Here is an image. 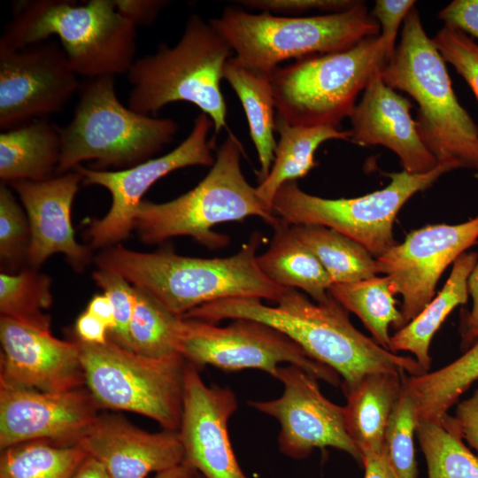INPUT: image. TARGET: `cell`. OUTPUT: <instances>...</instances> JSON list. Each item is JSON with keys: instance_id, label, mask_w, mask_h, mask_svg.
<instances>
[{"instance_id": "obj_1", "label": "cell", "mask_w": 478, "mask_h": 478, "mask_svg": "<svg viewBox=\"0 0 478 478\" xmlns=\"http://www.w3.org/2000/svg\"><path fill=\"white\" fill-rule=\"evenodd\" d=\"M182 317L211 323L249 319L267 324L289 336L308 356L335 371L342 378L343 390L369 373L425 374L414 358L386 350L358 330L348 311L331 296L320 304L312 302L298 289L287 288L274 306L258 298H227L198 306Z\"/></svg>"}, {"instance_id": "obj_2", "label": "cell", "mask_w": 478, "mask_h": 478, "mask_svg": "<svg viewBox=\"0 0 478 478\" xmlns=\"http://www.w3.org/2000/svg\"><path fill=\"white\" fill-rule=\"evenodd\" d=\"M260 243L261 235L255 233L235 254L213 258L181 256L169 249L142 252L118 244L98 254L95 263L182 317L198 306L227 298L277 303L287 288L272 281L258 267Z\"/></svg>"}, {"instance_id": "obj_3", "label": "cell", "mask_w": 478, "mask_h": 478, "mask_svg": "<svg viewBox=\"0 0 478 478\" xmlns=\"http://www.w3.org/2000/svg\"><path fill=\"white\" fill-rule=\"evenodd\" d=\"M382 81L417 103L419 135L438 165L478 171V126L459 102L445 61L414 6L381 73Z\"/></svg>"}, {"instance_id": "obj_4", "label": "cell", "mask_w": 478, "mask_h": 478, "mask_svg": "<svg viewBox=\"0 0 478 478\" xmlns=\"http://www.w3.org/2000/svg\"><path fill=\"white\" fill-rule=\"evenodd\" d=\"M52 35L60 40L73 72L87 79L127 74L135 61L136 27L114 0L18 2L0 48L19 49Z\"/></svg>"}, {"instance_id": "obj_5", "label": "cell", "mask_w": 478, "mask_h": 478, "mask_svg": "<svg viewBox=\"0 0 478 478\" xmlns=\"http://www.w3.org/2000/svg\"><path fill=\"white\" fill-rule=\"evenodd\" d=\"M234 55L211 19L192 14L174 46L161 44L155 53L135 59L127 73L131 86L127 106L151 115L171 103L188 102L212 120L217 135L227 126L220 81Z\"/></svg>"}, {"instance_id": "obj_6", "label": "cell", "mask_w": 478, "mask_h": 478, "mask_svg": "<svg viewBox=\"0 0 478 478\" xmlns=\"http://www.w3.org/2000/svg\"><path fill=\"white\" fill-rule=\"evenodd\" d=\"M243 150L228 132L217 150L206 176L192 189L165 203L143 200L136 211L134 229L148 244L188 235L209 248H221L228 237L213 227L248 217H258L274 227L280 220L246 180L241 166Z\"/></svg>"}, {"instance_id": "obj_7", "label": "cell", "mask_w": 478, "mask_h": 478, "mask_svg": "<svg viewBox=\"0 0 478 478\" xmlns=\"http://www.w3.org/2000/svg\"><path fill=\"white\" fill-rule=\"evenodd\" d=\"M71 121L60 127L61 157L58 174L74 170L85 161L94 169H126L143 163L170 143L178 123L136 112L120 101L115 77L81 82Z\"/></svg>"}, {"instance_id": "obj_8", "label": "cell", "mask_w": 478, "mask_h": 478, "mask_svg": "<svg viewBox=\"0 0 478 478\" xmlns=\"http://www.w3.org/2000/svg\"><path fill=\"white\" fill-rule=\"evenodd\" d=\"M396 47L380 35L335 52L314 55L272 73L276 115L291 125L340 127Z\"/></svg>"}, {"instance_id": "obj_9", "label": "cell", "mask_w": 478, "mask_h": 478, "mask_svg": "<svg viewBox=\"0 0 478 478\" xmlns=\"http://www.w3.org/2000/svg\"><path fill=\"white\" fill-rule=\"evenodd\" d=\"M211 20L238 60L268 73L285 60L340 51L380 35V27L363 1L341 12L312 16L252 13L227 7Z\"/></svg>"}, {"instance_id": "obj_10", "label": "cell", "mask_w": 478, "mask_h": 478, "mask_svg": "<svg viewBox=\"0 0 478 478\" xmlns=\"http://www.w3.org/2000/svg\"><path fill=\"white\" fill-rule=\"evenodd\" d=\"M76 342L85 384L100 409L135 412L179 430L187 364L181 355L151 358L109 338L104 344Z\"/></svg>"}, {"instance_id": "obj_11", "label": "cell", "mask_w": 478, "mask_h": 478, "mask_svg": "<svg viewBox=\"0 0 478 478\" xmlns=\"http://www.w3.org/2000/svg\"><path fill=\"white\" fill-rule=\"evenodd\" d=\"M451 170L449 166L438 165L426 173L404 170L388 173L390 181L386 187L352 198L320 197L302 190L296 181H289L280 187L271 208L289 225H320L335 229L377 258L397 244L393 224L405 204Z\"/></svg>"}, {"instance_id": "obj_12", "label": "cell", "mask_w": 478, "mask_h": 478, "mask_svg": "<svg viewBox=\"0 0 478 478\" xmlns=\"http://www.w3.org/2000/svg\"><path fill=\"white\" fill-rule=\"evenodd\" d=\"M180 354L197 369L212 366L224 371L258 369L278 377L281 364L294 365L333 386L340 375L318 362L293 340L263 322L235 319L225 327L183 318Z\"/></svg>"}, {"instance_id": "obj_13", "label": "cell", "mask_w": 478, "mask_h": 478, "mask_svg": "<svg viewBox=\"0 0 478 478\" xmlns=\"http://www.w3.org/2000/svg\"><path fill=\"white\" fill-rule=\"evenodd\" d=\"M212 128V120L202 112L196 117L189 135L163 156L115 171L77 166L74 170L81 175L84 185L103 187L112 196L108 212L93 220L87 230L90 246L109 248L128 238L143 197L162 177L188 166H212L215 161L214 141L208 139Z\"/></svg>"}, {"instance_id": "obj_14", "label": "cell", "mask_w": 478, "mask_h": 478, "mask_svg": "<svg viewBox=\"0 0 478 478\" xmlns=\"http://www.w3.org/2000/svg\"><path fill=\"white\" fill-rule=\"evenodd\" d=\"M81 81L55 41L0 48V128L9 130L58 113Z\"/></svg>"}, {"instance_id": "obj_15", "label": "cell", "mask_w": 478, "mask_h": 478, "mask_svg": "<svg viewBox=\"0 0 478 478\" xmlns=\"http://www.w3.org/2000/svg\"><path fill=\"white\" fill-rule=\"evenodd\" d=\"M277 379L284 386L280 397L249 405L278 420L280 451L298 460L314 449L331 447L362 464V455L345 428L343 406L324 397L318 379L294 365L280 366Z\"/></svg>"}, {"instance_id": "obj_16", "label": "cell", "mask_w": 478, "mask_h": 478, "mask_svg": "<svg viewBox=\"0 0 478 478\" xmlns=\"http://www.w3.org/2000/svg\"><path fill=\"white\" fill-rule=\"evenodd\" d=\"M478 243V214L459 224H434L410 232L375 258L379 274L386 275L403 298L402 328L435 297L444 270Z\"/></svg>"}, {"instance_id": "obj_17", "label": "cell", "mask_w": 478, "mask_h": 478, "mask_svg": "<svg viewBox=\"0 0 478 478\" xmlns=\"http://www.w3.org/2000/svg\"><path fill=\"white\" fill-rule=\"evenodd\" d=\"M99 409L88 389L44 392L0 385V449L39 440L77 444Z\"/></svg>"}, {"instance_id": "obj_18", "label": "cell", "mask_w": 478, "mask_h": 478, "mask_svg": "<svg viewBox=\"0 0 478 478\" xmlns=\"http://www.w3.org/2000/svg\"><path fill=\"white\" fill-rule=\"evenodd\" d=\"M237 407L230 389L207 386L198 369L187 362L178 433L184 459L204 478H249L235 455L227 429Z\"/></svg>"}, {"instance_id": "obj_19", "label": "cell", "mask_w": 478, "mask_h": 478, "mask_svg": "<svg viewBox=\"0 0 478 478\" xmlns=\"http://www.w3.org/2000/svg\"><path fill=\"white\" fill-rule=\"evenodd\" d=\"M0 385L63 392L85 384L79 345L43 329L0 317Z\"/></svg>"}, {"instance_id": "obj_20", "label": "cell", "mask_w": 478, "mask_h": 478, "mask_svg": "<svg viewBox=\"0 0 478 478\" xmlns=\"http://www.w3.org/2000/svg\"><path fill=\"white\" fill-rule=\"evenodd\" d=\"M82 182L73 170L43 181H18L9 184L17 193L30 226L27 261L38 269L51 255L62 253L76 271L91 260V251L79 243L71 221L73 199Z\"/></svg>"}, {"instance_id": "obj_21", "label": "cell", "mask_w": 478, "mask_h": 478, "mask_svg": "<svg viewBox=\"0 0 478 478\" xmlns=\"http://www.w3.org/2000/svg\"><path fill=\"white\" fill-rule=\"evenodd\" d=\"M412 104L389 87L376 74L363 91L351 116L350 142L358 146L381 145L394 152L403 170L413 174L426 173L438 163L421 141Z\"/></svg>"}, {"instance_id": "obj_22", "label": "cell", "mask_w": 478, "mask_h": 478, "mask_svg": "<svg viewBox=\"0 0 478 478\" xmlns=\"http://www.w3.org/2000/svg\"><path fill=\"white\" fill-rule=\"evenodd\" d=\"M78 444L112 478H147L182 463L185 457L178 431L150 433L110 414H99Z\"/></svg>"}, {"instance_id": "obj_23", "label": "cell", "mask_w": 478, "mask_h": 478, "mask_svg": "<svg viewBox=\"0 0 478 478\" xmlns=\"http://www.w3.org/2000/svg\"><path fill=\"white\" fill-rule=\"evenodd\" d=\"M405 372L369 373L344 389L346 431L363 456L384 448V437L391 414L403 389ZM363 461V460H362Z\"/></svg>"}, {"instance_id": "obj_24", "label": "cell", "mask_w": 478, "mask_h": 478, "mask_svg": "<svg viewBox=\"0 0 478 478\" xmlns=\"http://www.w3.org/2000/svg\"><path fill=\"white\" fill-rule=\"evenodd\" d=\"M61 157L60 127L34 120L0 134V179L43 181L58 174Z\"/></svg>"}, {"instance_id": "obj_25", "label": "cell", "mask_w": 478, "mask_h": 478, "mask_svg": "<svg viewBox=\"0 0 478 478\" xmlns=\"http://www.w3.org/2000/svg\"><path fill=\"white\" fill-rule=\"evenodd\" d=\"M478 253L466 251L453 263L449 278L440 292L408 324L390 337L389 351H409L426 374L431 366L429 347L436 332L448 315L468 299V278Z\"/></svg>"}, {"instance_id": "obj_26", "label": "cell", "mask_w": 478, "mask_h": 478, "mask_svg": "<svg viewBox=\"0 0 478 478\" xmlns=\"http://www.w3.org/2000/svg\"><path fill=\"white\" fill-rule=\"evenodd\" d=\"M273 227L268 249L257 256L260 270L281 287L301 289L314 302H327L332 283L318 258L296 236L291 225L280 219Z\"/></svg>"}, {"instance_id": "obj_27", "label": "cell", "mask_w": 478, "mask_h": 478, "mask_svg": "<svg viewBox=\"0 0 478 478\" xmlns=\"http://www.w3.org/2000/svg\"><path fill=\"white\" fill-rule=\"evenodd\" d=\"M275 132L279 139L272 166L256 187L258 197L271 210L281 186L305 176L317 166L314 155L320 144L328 140L350 141L351 138L349 130L329 126H295L277 115Z\"/></svg>"}, {"instance_id": "obj_28", "label": "cell", "mask_w": 478, "mask_h": 478, "mask_svg": "<svg viewBox=\"0 0 478 478\" xmlns=\"http://www.w3.org/2000/svg\"><path fill=\"white\" fill-rule=\"evenodd\" d=\"M223 79L235 92L244 110L258 154L260 182L270 171L277 143L272 73L248 66L233 56L225 65Z\"/></svg>"}, {"instance_id": "obj_29", "label": "cell", "mask_w": 478, "mask_h": 478, "mask_svg": "<svg viewBox=\"0 0 478 478\" xmlns=\"http://www.w3.org/2000/svg\"><path fill=\"white\" fill-rule=\"evenodd\" d=\"M291 228L318 258L332 284L355 282L379 274L374 256L336 230L320 225H291Z\"/></svg>"}, {"instance_id": "obj_30", "label": "cell", "mask_w": 478, "mask_h": 478, "mask_svg": "<svg viewBox=\"0 0 478 478\" xmlns=\"http://www.w3.org/2000/svg\"><path fill=\"white\" fill-rule=\"evenodd\" d=\"M328 293L348 312L356 314L372 334L373 339L389 351V326L397 331L402 328V315L396 306V293L386 275L332 284Z\"/></svg>"}, {"instance_id": "obj_31", "label": "cell", "mask_w": 478, "mask_h": 478, "mask_svg": "<svg viewBox=\"0 0 478 478\" xmlns=\"http://www.w3.org/2000/svg\"><path fill=\"white\" fill-rule=\"evenodd\" d=\"M415 434L428 478H478V457L465 445L453 416L419 420Z\"/></svg>"}, {"instance_id": "obj_32", "label": "cell", "mask_w": 478, "mask_h": 478, "mask_svg": "<svg viewBox=\"0 0 478 478\" xmlns=\"http://www.w3.org/2000/svg\"><path fill=\"white\" fill-rule=\"evenodd\" d=\"M0 478H72L88 456L80 444L31 441L1 451Z\"/></svg>"}, {"instance_id": "obj_33", "label": "cell", "mask_w": 478, "mask_h": 478, "mask_svg": "<svg viewBox=\"0 0 478 478\" xmlns=\"http://www.w3.org/2000/svg\"><path fill=\"white\" fill-rule=\"evenodd\" d=\"M477 380L478 341L449 365L413 376L410 386L420 411L429 418L440 419Z\"/></svg>"}, {"instance_id": "obj_34", "label": "cell", "mask_w": 478, "mask_h": 478, "mask_svg": "<svg viewBox=\"0 0 478 478\" xmlns=\"http://www.w3.org/2000/svg\"><path fill=\"white\" fill-rule=\"evenodd\" d=\"M135 289V306L129 328L132 351L151 358L181 355L183 318L143 290Z\"/></svg>"}, {"instance_id": "obj_35", "label": "cell", "mask_w": 478, "mask_h": 478, "mask_svg": "<svg viewBox=\"0 0 478 478\" xmlns=\"http://www.w3.org/2000/svg\"><path fill=\"white\" fill-rule=\"evenodd\" d=\"M51 279L37 269L27 268L0 274V313L27 325L50 329V317L45 312L53 302Z\"/></svg>"}, {"instance_id": "obj_36", "label": "cell", "mask_w": 478, "mask_h": 478, "mask_svg": "<svg viewBox=\"0 0 478 478\" xmlns=\"http://www.w3.org/2000/svg\"><path fill=\"white\" fill-rule=\"evenodd\" d=\"M418 423L412 397L404 384L389 421L384 451L397 478H417L413 437Z\"/></svg>"}, {"instance_id": "obj_37", "label": "cell", "mask_w": 478, "mask_h": 478, "mask_svg": "<svg viewBox=\"0 0 478 478\" xmlns=\"http://www.w3.org/2000/svg\"><path fill=\"white\" fill-rule=\"evenodd\" d=\"M9 184L0 185V259L4 272L13 273L27 258L30 226Z\"/></svg>"}, {"instance_id": "obj_38", "label": "cell", "mask_w": 478, "mask_h": 478, "mask_svg": "<svg viewBox=\"0 0 478 478\" xmlns=\"http://www.w3.org/2000/svg\"><path fill=\"white\" fill-rule=\"evenodd\" d=\"M92 277L113 306L115 328L109 332L108 338L132 351L129 328L135 306V287L120 275L106 270L97 269Z\"/></svg>"}, {"instance_id": "obj_39", "label": "cell", "mask_w": 478, "mask_h": 478, "mask_svg": "<svg viewBox=\"0 0 478 478\" xmlns=\"http://www.w3.org/2000/svg\"><path fill=\"white\" fill-rule=\"evenodd\" d=\"M432 41L478 100V43L465 33L446 26L437 31Z\"/></svg>"}, {"instance_id": "obj_40", "label": "cell", "mask_w": 478, "mask_h": 478, "mask_svg": "<svg viewBox=\"0 0 478 478\" xmlns=\"http://www.w3.org/2000/svg\"><path fill=\"white\" fill-rule=\"evenodd\" d=\"M356 0H239L235 3L247 10L260 11L281 16H298L311 12L320 11L335 13L354 6Z\"/></svg>"}, {"instance_id": "obj_41", "label": "cell", "mask_w": 478, "mask_h": 478, "mask_svg": "<svg viewBox=\"0 0 478 478\" xmlns=\"http://www.w3.org/2000/svg\"><path fill=\"white\" fill-rule=\"evenodd\" d=\"M413 0H376L371 12L380 27V35L392 46L397 47L399 27L410 11L415 6Z\"/></svg>"}, {"instance_id": "obj_42", "label": "cell", "mask_w": 478, "mask_h": 478, "mask_svg": "<svg viewBox=\"0 0 478 478\" xmlns=\"http://www.w3.org/2000/svg\"><path fill=\"white\" fill-rule=\"evenodd\" d=\"M437 17L444 26L478 39V0H454Z\"/></svg>"}, {"instance_id": "obj_43", "label": "cell", "mask_w": 478, "mask_h": 478, "mask_svg": "<svg viewBox=\"0 0 478 478\" xmlns=\"http://www.w3.org/2000/svg\"><path fill=\"white\" fill-rule=\"evenodd\" d=\"M118 11L135 27L151 25L161 10L169 3L166 0H114Z\"/></svg>"}, {"instance_id": "obj_44", "label": "cell", "mask_w": 478, "mask_h": 478, "mask_svg": "<svg viewBox=\"0 0 478 478\" xmlns=\"http://www.w3.org/2000/svg\"><path fill=\"white\" fill-rule=\"evenodd\" d=\"M453 418L462 438L478 452V389L458 404Z\"/></svg>"}, {"instance_id": "obj_45", "label": "cell", "mask_w": 478, "mask_h": 478, "mask_svg": "<svg viewBox=\"0 0 478 478\" xmlns=\"http://www.w3.org/2000/svg\"><path fill=\"white\" fill-rule=\"evenodd\" d=\"M468 293L472 307L463 317L460 328L461 346L466 350L478 341V258L468 278Z\"/></svg>"}, {"instance_id": "obj_46", "label": "cell", "mask_w": 478, "mask_h": 478, "mask_svg": "<svg viewBox=\"0 0 478 478\" xmlns=\"http://www.w3.org/2000/svg\"><path fill=\"white\" fill-rule=\"evenodd\" d=\"M77 339L87 343L104 344L108 341V328L99 319L85 311L75 321Z\"/></svg>"}, {"instance_id": "obj_47", "label": "cell", "mask_w": 478, "mask_h": 478, "mask_svg": "<svg viewBox=\"0 0 478 478\" xmlns=\"http://www.w3.org/2000/svg\"><path fill=\"white\" fill-rule=\"evenodd\" d=\"M362 465L365 468V478H397L388 461L384 448L378 452L365 454Z\"/></svg>"}, {"instance_id": "obj_48", "label": "cell", "mask_w": 478, "mask_h": 478, "mask_svg": "<svg viewBox=\"0 0 478 478\" xmlns=\"http://www.w3.org/2000/svg\"><path fill=\"white\" fill-rule=\"evenodd\" d=\"M86 311L104 322L109 332L115 328L113 306L104 293L95 295L89 302Z\"/></svg>"}, {"instance_id": "obj_49", "label": "cell", "mask_w": 478, "mask_h": 478, "mask_svg": "<svg viewBox=\"0 0 478 478\" xmlns=\"http://www.w3.org/2000/svg\"><path fill=\"white\" fill-rule=\"evenodd\" d=\"M72 478H112L105 467L95 458L88 455L78 466Z\"/></svg>"}, {"instance_id": "obj_50", "label": "cell", "mask_w": 478, "mask_h": 478, "mask_svg": "<svg viewBox=\"0 0 478 478\" xmlns=\"http://www.w3.org/2000/svg\"><path fill=\"white\" fill-rule=\"evenodd\" d=\"M197 470L184 459L173 467L158 472L151 478H191Z\"/></svg>"}, {"instance_id": "obj_51", "label": "cell", "mask_w": 478, "mask_h": 478, "mask_svg": "<svg viewBox=\"0 0 478 478\" xmlns=\"http://www.w3.org/2000/svg\"><path fill=\"white\" fill-rule=\"evenodd\" d=\"M191 478H204L197 471H196Z\"/></svg>"}]
</instances>
